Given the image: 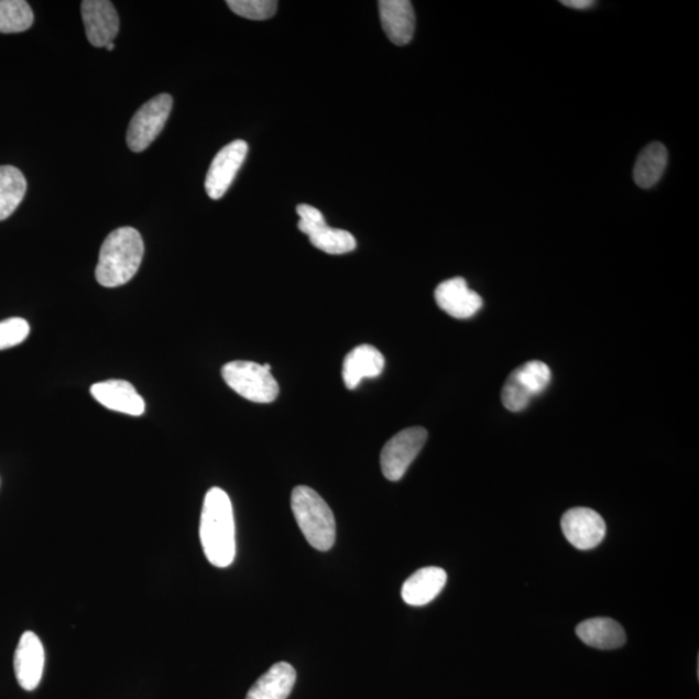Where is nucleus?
<instances>
[{"label": "nucleus", "instance_id": "obj_15", "mask_svg": "<svg viewBox=\"0 0 699 699\" xmlns=\"http://www.w3.org/2000/svg\"><path fill=\"white\" fill-rule=\"evenodd\" d=\"M385 358L371 345H360L346 356L342 378L346 387L356 389L363 379L379 378L384 371Z\"/></svg>", "mask_w": 699, "mask_h": 699}, {"label": "nucleus", "instance_id": "obj_4", "mask_svg": "<svg viewBox=\"0 0 699 699\" xmlns=\"http://www.w3.org/2000/svg\"><path fill=\"white\" fill-rule=\"evenodd\" d=\"M226 384L242 398L267 404L274 402L280 393L277 381L271 373L270 364H259L237 360L222 368Z\"/></svg>", "mask_w": 699, "mask_h": 699}, {"label": "nucleus", "instance_id": "obj_10", "mask_svg": "<svg viewBox=\"0 0 699 699\" xmlns=\"http://www.w3.org/2000/svg\"><path fill=\"white\" fill-rule=\"evenodd\" d=\"M88 42L107 47L120 33V17L108 0H85L80 6Z\"/></svg>", "mask_w": 699, "mask_h": 699}, {"label": "nucleus", "instance_id": "obj_2", "mask_svg": "<svg viewBox=\"0 0 699 699\" xmlns=\"http://www.w3.org/2000/svg\"><path fill=\"white\" fill-rule=\"evenodd\" d=\"M144 242L135 228L120 227L102 242L95 277L106 288L128 284L142 264Z\"/></svg>", "mask_w": 699, "mask_h": 699}, {"label": "nucleus", "instance_id": "obj_1", "mask_svg": "<svg viewBox=\"0 0 699 699\" xmlns=\"http://www.w3.org/2000/svg\"><path fill=\"white\" fill-rule=\"evenodd\" d=\"M204 554L211 565L225 569L237 556L233 507L230 496L219 488L205 495L200 522Z\"/></svg>", "mask_w": 699, "mask_h": 699}, {"label": "nucleus", "instance_id": "obj_25", "mask_svg": "<svg viewBox=\"0 0 699 699\" xmlns=\"http://www.w3.org/2000/svg\"><path fill=\"white\" fill-rule=\"evenodd\" d=\"M297 215L299 216V231L307 234V237L315 230H318V228L327 225L326 218H324L321 211L314 208L312 205H298Z\"/></svg>", "mask_w": 699, "mask_h": 699}, {"label": "nucleus", "instance_id": "obj_27", "mask_svg": "<svg viewBox=\"0 0 699 699\" xmlns=\"http://www.w3.org/2000/svg\"><path fill=\"white\" fill-rule=\"evenodd\" d=\"M108 51H113L114 50V43H109L108 46L106 47Z\"/></svg>", "mask_w": 699, "mask_h": 699}, {"label": "nucleus", "instance_id": "obj_9", "mask_svg": "<svg viewBox=\"0 0 699 699\" xmlns=\"http://www.w3.org/2000/svg\"><path fill=\"white\" fill-rule=\"evenodd\" d=\"M566 539L580 550L593 549L605 538L607 524L590 507H572L561 520Z\"/></svg>", "mask_w": 699, "mask_h": 699}, {"label": "nucleus", "instance_id": "obj_23", "mask_svg": "<svg viewBox=\"0 0 699 699\" xmlns=\"http://www.w3.org/2000/svg\"><path fill=\"white\" fill-rule=\"evenodd\" d=\"M227 6L238 17L255 21L271 19L277 11L274 0H228Z\"/></svg>", "mask_w": 699, "mask_h": 699}, {"label": "nucleus", "instance_id": "obj_16", "mask_svg": "<svg viewBox=\"0 0 699 699\" xmlns=\"http://www.w3.org/2000/svg\"><path fill=\"white\" fill-rule=\"evenodd\" d=\"M447 583V572L444 569L429 566L423 568L404 581L402 599L411 607H424L444 591Z\"/></svg>", "mask_w": 699, "mask_h": 699}, {"label": "nucleus", "instance_id": "obj_6", "mask_svg": "<svg viewBox=\"0 0 699 699\" xmlns=\"http://www.w3.org/2000/svg\"><path fill=\"white\" fill-rule=\"evenodd\" d=\"M173 98L161 94L145 102L132 117L129 124L127 142L132 152L140 153L149 149L164 130L172 113Z\"/></svg>", "mask_w": 699, "mask_h": 699}, {"label": "nucleus", "instance_id": "obj_20", "mask_svg": "<svg viewBox=\"0 0 699 699\" xmlns=\"http://www.w3.org/2000/svg\"><path fill=\"white\" fill-rule=\"evenodd\" d=\"M28 183L18 167L0 166V222L10 218L24 200Z\"/></svg>", "mask_w": 699, "mask_h": 699}, {"label": "nucleus", "instance_id": "obj_26", "mask_svg": "<svg viewBox=\"0 0 699 699\" xmlns=\"http://www.w3.org/2000/svg\"><path fill=\"white\" fill-rule=\"evenodd\" d=\"M561 3L572 10H588L594 6L592 0H563Z\"/></svg>", "mask_w": 699, "mask_h": 699}, {"label": "nucleus", "instance_id": "obj_24", "mask_svg": "<svg viewBox=\"0 0 699 699\" xmlns=\"http://www.w3.org/2000/svg\"><path fill=\"white\" fill-rule=\"evenodd\" d=\"M31 334L29 323L22 318H11L0 321V350L14 348L24 342Z\"/></svg>", "mask_w": 699, "mask_h": 699}, {"label": "nucleus", "instance_id": "obj_7", "mask_svg": "<svg viewBox=\"0 0 699 699\" xmlns=\"http://www.w3.org/2000/svg\"><path fill=\"white\" fill-rule=\"evenodd\" d=\"M428 439V432L419 426L395 434L382 448L381 469L389 481H400L417 458Z\"/></svg>", "mask_w": 699, "mask_h": 699}, {"label": "nucleus", "instance_id": "obj_13", "mask_svg": "<svg viewBox=\"0 0 699 699\" xmlns=\"http://www.w3.org/2000/svg\"><path fill=\"white\" fill-rule=\"evenodd\" d=\"M90 393L97 402L108 409L121 412L130 416H142L145 412V402L136 392L134 385L123 380H108L98 382L90 389Z\"/></svg>", "mask_w": 699, "mask_h": 699}, {"label": "nucleus", "instance_id": "obj_21", "mask_svg": "<svg viewBox=\"0 0 699 699\" xmlns=\"http://www.w3.org/2000/svg\"><path fill=\"white\" fill-rule=\"evenodd\" d=\"M33 22L34 13L25 0H0V33L26 32Z\"/></svg>", "mask_w": 699, "mask_h": 699}, {"label": "nucleus", "instance_id": "obj_19", "mask_svg": "<svg viewBox=\"0 0 699 699\" xmlns=\"http://www.w3.org/2000/svg\"><path fill=\"white\" fill-rule=\"evenodd\" d=\"M668 153L660 143H652L637 157L634 178L638 187L652 188L664 175L667 166Z\"/></svg>", "mask_w": 699, "mask_h": 699}, {"label": "nucleus", "instance_id": "obj_17", "mask_svg": "<svg viewBox=\"0 0 699 699\" xmlns=\"http://www.w3.org/2000/svg\"><path fill=\"white\" fill-rule=\"evenodd\" d=\"M296 680V669L286 662H278L254 682L247 699H288Z\"/></svg>", "mask_w": 699, "mask_h": 699}, {"label": "nucleus", "instance_id": "obj_5", "mask_svg": "<svg viewBox=\"0 0 699 699\" xmlns=\"http://www.w3.org/2000/svg\"><path fill=\"white\" fill-rule=\"evenodd\" d=\"M551 373L546 363L532 360L516 368L506 379L502 401L511 412L524 411L534 396L546 392L550 384Z\"/></svg>", "mask_w": 699, "mask_h": 699}, {"label": "nucleus", "instance_id": "obj_8", "mask_svg": "<svg viewBox=\"0 0 699 699\" xmlns=\"http://www.w3.org/2000/svg\"><path fill=\"white\" fill-rule=\"evenodd\" d=\"M249 146L244 140H233L212 160L205 179L206 194L211 200L222 198L247 159Z\"/></svg>", "mask_w": 699, "mask_h": 699}, {"label": "nucleus", "instance_id": "obj_14", "mask_svg": "<svg viewBox=\"0 0 699 699\" xmlns=\"http://www.w3.org/2000/svg\"><path fill=\"white\" fill-rule=\"evenodd\" d=\"M382 29L390 42L406 46L414 39L416 17L408 0H381L379 2Z\"/></svg>", "mask_w": 699, "mask_h": 699}, {"label": "nucleus", "instance_id": "obj_12", "mask_svg": "<svg viewBox=\"0 0 699 699\" xmlns=\"http://www.w3.org/2000/svg\"><path fill=\"white\" fill-rule=\"evenodd\" d=\"M434 297L440 310L455 319L472 318L483 306L480 294L470 290L462 277H454L440 283Z\"/></svg>", "mask_w": 699, "mask_h": 699}, {"label": "nucleus", "instance_id": "obj_18", "mask_svg": "<svg viewBox=\"0 0 699 699\" xmlns=\"http://www.w3.org/2000/svg\"><path fill=\"white\" fill-rule=\"evenodd\" d=\"M577 635L588 646L596 649L612 651L625 644V632L622 625L610 618H593L581 622Z\"/></svg>", "mask_w": 699, "mask_h": 699}, {"label": "nucleus", "instance_id": "obj_11", "mask_svg": "<svg viewBox=\"0 0 699 699\" xmlns=\"http://www.w3.org/2000/svg\"><path fill=\"white\" fill-rule=\"evenodd\" d=\"M46 654L41 638L32 631L22 634L14 652L13 667L20 687L28 691L39 688L43 676Z\"/></svg>", "mask_w": 699, "mask_h": 699}, {"label": "nucleus", "instance_id": "obj_22", "mask_svg": "<svg viewBox=\"0 0 699 699\" xmlns=\"http://www.w3.org/2000/svg\"><path fill=\"white\" fill-rule=\"evenodd\" d=\"M308 239L316 249L334 255L350 253L357 248V240L350 232L327 225L308 234Z\"/></svg>", "mask_w": 699, "mask_h": 699}, {"label": "nucleus", "instance_id": "obj_3", "mask_svg": "<svg viewBox=\"0 0 699 699\" xmlns=\"http://www.w3.org/2000/svg\"><path fill=\"white\" fill-rule=\"evenodd\" d=\"M292 511L302 534L315 549L327 551L336 542L332 510L315 490L298 485L292 492Z\"/></svg>", "mask_w": 699, "mask_h": 699}]
</instances>
